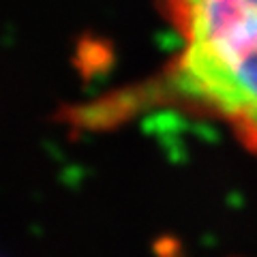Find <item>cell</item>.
Listing matches in <instances>:
<instances>
[{
  "mask_svg": "<svg viewBox=\"0 0 257 257\" xmlns=\"http://www.w3.org/2000/svg\"><path fill=\"white\" fill-rule=\"evenodd\" d=\"M155 5L178 39V52L146 90L225 124L257 157V0Z\"/></svg>",
  "mask_w": 257,
  "mask_h": 257,
  "instance_id": "obj_1",
  "label": "cell"
}]
</instances>
